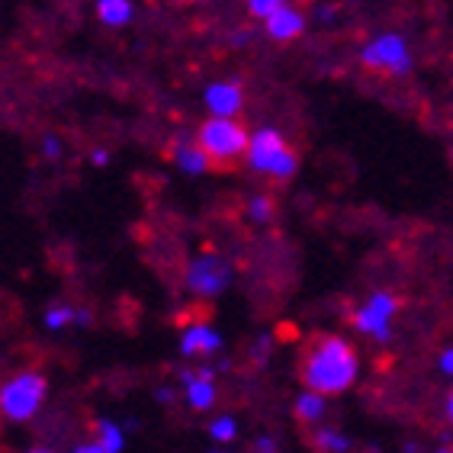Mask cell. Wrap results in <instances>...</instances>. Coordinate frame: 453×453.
I'll list each match as a JSON object with an SVG mask.
<instances>
[{
  "label": "cell",
  "instance_id": "obj_1",
  "mask_svg": "<svg viewBox=\"0 0 453 453\" xmlns=\"http://www.w3.org/2000/svg\"><path fill=\"white\" fill-rule=\"evenodd\" d=\"M360 373L357 350L350 348L348 341L338 334H319L312 344L305 348L303 360H299V380L305 389L322 395H341L348 393L354 380Z\"/></svg>",
  "mask_w": 453,
  "mask_h": 453
},
{
  "label": "cell",
  "instance_id": "obj_2",
  "mask_svg": "<svg viewBox=\"0 0 453 453\" xmlns=\"http://www.w3.org/2000/svg\"><path fill=\"white\" fill-rule=\"evenodd\" d=\"M248 165L261 174L273 177V180H289L299 171V157L293 149H287V142L277 129H261L248 135Z\"/></svg>",
  "mask_w": 453,
  "mask_h": 453
},
{
  "label": "cell",
  "instance_id": "obj_3",
  "mask_svg": "<svg viewBox=\"0 0 453 453\" xmlns=\"http://www.w3.org/2000/svg\"><path fill=\"white\" fill-rule=\"evenodd\" d=\"M196 142L210 155V161H219V165H235L238 157L248 151V132L232 116H212V119H206Z\"/></svg>",
  "mask_w": 453,
  "mask_h": 453
},
{
  "label": "cell",
  "instance_id": "obj_4",
  "mask_svg": "<svg viewBox=\"0 0 453 453\" xmlns=\"http://www.w3.org/2000/svg\"><path fill=\"white\" fill-rule=\"evenodd\" d=\"M49 393V380L42 373H17L0 386V415L7 421H29Z\"/></svg>",
  "mask_w": 453,
  "mask_h": 453
},
{
  "label": "cell",
  "instance_id": "obj_5",
  "mask_svg": "<svg viewBox=\"0 0 453 453\" xmlns=\"http://www.w3.org/2000/svg\"><path fill=\"white\" fill-rule=\"evenodd\" d=\"M360 58H364L366 68L389 71V74H395V78H402V74H409L411 71L409 45H405V39L395 33H386V35H380V39H373V42L360 52Z\"/></svg>",
  "mask_w": 453,
  "mask_h": 453
},
{
  "label": "cell",
  "instance_id": "obj_6",
  "mask_svg": "<svg viewBox=\"0 0 453 453\" xmlns=\"http://www.w3.org/2000/svg\"><path fill=\"white\" fill-rule=\"evenodd\" d=\"M395 312H399V299L393 293H373L354 315L357 332L370 334L376 341H389V325H393Z\"/></svg>",
  "mask_w": 453,
  "mask_h": 453
},
{
  "label": "cell",
  "instance_id": "obj_7",
  "mask_svg": "<svg viewBox=\"0 0 453 453\" xmlns=\"http://www.w3.org/2000/svg\"><path fill=\"white\" fill-rule=\"evenodd\" d=\"M228 280H232V271H228V264L222 257H216V254H203V257H196L187 267V287L196 296H219L228 287Z\"/></svg>",
  "mask_w": 453,
  "mask_h": 453
},
{
  "label": "cell",
  "instance_id": "obj_8",
  "mask_svg": "<svg viewBox=\"0 0 453 453\" xmlns=\"http://www.w3.org/2000/svg\"><path fill=\"white\" fill-rule=\"evenodd\" d=\"M180 350L187 354V357H212V354L222 350V334H219L216 328H210V325H203V322L190 325L180 338Z\"/></svg>",
  "mask_w": 453,
  "mask_h": 453
},
{
  "label": "cell",
  "instance_id": "obj_9",
  "mask_svg": "<svg viewBox=\"0 0 453 453\" xmlns=\"http://www.w3.org/2000/svg\"><path fill=\"white\" fill-rule=\"evenodd\" d=\"M242 88H238L235 81H219L206 90V106H210L216 116H235L242 110Z\"/></svg>",
  "mask_w": 453,
  "mask_h": 453
},
{
  "label": "cell",
  "instance_id": "obj_10",
  "mask_svg": "<svg viewBox=\"0 0 453 453\" xmlns=\"http://www.w3.org/2000/svg\"><path fill=\"white\" fill-rule=\"evenodd\" d=\"M180 383L187 389V402H190V409L196 411H206L216 405V380H203L196 376L193 370H180Z\"/></svg>",
  "mask_w": 453,
  "mask_h": 453
},
{
  "label": "cell",
  "instance_id": "obj_11",
  "mask_svg": "<svg viewBox=\"0 0 453 453\" xmlns=\"http://www.w3.org/2000/svg\"><path fill=\"white\" fill-rule=\"evenodd\" d=\"M303 29H305V17L299 13V10L287 7V4H283L277 13L267 17V35L277 39V42H289V39H296Z\"/></svg>",
  "mask_w": 453,
  "mask_h": 453
},
{
  "label": "cell",
  "instance_id": "obj_12",
  "mask_svg": "<svg viewBox=\"0 0 453 453\" xmlns=\"http://www.w3.org/2000/svg\"><path fill=\"white\" fill-rule=\"evenodd\" d=\"M174 161H177V167H180V171H187V174H206V171H210V155H206V151H203V145L200 142H196V145H193V142H177V149H174Z\"/></svg>",
  "mask_w": 453,
  "mask_h": 453
},
{
  "label": "cell",
  "instance_id": "obj_13",
  "mask_svg": "<svg viewBox=\"0 0 453 453\" xmlns=\"http://www.w3.org/2000/svg\"><path fill=\"white\" fill-rule=\"evenodd\" d=\"M96 17L110 29L126 27L132 19V0H96Z\"/></svg>",
  "mask_w": 453,
  "mask_h": 453
},
{
  "label": "cell",
  "instance_id": "obj_14",
  "mask_svg": "<svg viewBox=\"0 0 453 453\" xmlns=\"http://www.w3.org/2000/svg\"><path fill=\"white\" fill-rule=\"evenodd\" d=\"M325 399H328V395L305 389V393L296 399V418L303 421V425H315V421H322L325 411H328V402Z\"/></svg>",
  "mask_w": 453,
  "mask_h": 453
},
{
  "label": "cell",
  "instance_id": "obj_15",
  "mask_svg": "<svg viewBox=\"0 0 453 453\" xmlns=\"http://www.w3.org/2000/svg\"><path fill=\"white\" fill-rule=\"evenodd\" d=\"M312 444L319 453H348L350 450V441L341 434V431H334V427H322V431H315Z\"/></svg>",
  "mask_w": 453,
  "mask_h": 453
},
{
  "label": "cell",
  "instance_id": "obj_16",
  "mask_svg": "<svg viewBox=\"0 0 453 453\" xmlns=\"http://www.w3.org/2000/svg\"><path fill=\"white\" fill-rule=\"evenodd\" d=\"M96 441L104 444L106 453H119L122 444H126V437H122V427L113 425V421H96Z\"/></svg>",
  "mask_w": 453,
  "mask_h": 453
},
{
  "label": "cell",
  "instance_id": "obj_17",
  "mask_svg": "<svg viewBox=\"0 0 453 453\" xmlns=\"http://www.w3.org/2000/svg\"><path fill=\"white\" fill-rule=\"evenodd\" d=\"M71 322H74V309H71V305H55V309L45 312V328H49V332H61V328H68Z\"/></svg>",
  "mask_w": 453,
  "mask_h": 453
},
{
  "label": "cell",
  "instance_id": "obj_18",
  "mask_svg": "<svg viewBox=\"0 0 453 453\" xmlns=\"http://www.w3.org/2000/svg\"><path fill=\"white\" fill-rule=\"evenodd\" d=\"M210 434H212V441H219V444H228V441H235V434H238V421L222 415V418H216L210 425Z\"/></svg>",
  "mask_w": 453,
  "mask_h": 453
},
{
  "label": "cell",
  "instance_id": "obj_19",
  "mask_svg": "<svg viewBox=\"0 0 453 453\" xmlns=\"http://www.w3.org/2000/svg\"><path fill=\"white\" fill-rule=\"evenodd\" d=\"M248 216H251L254 222H271L273 219V200L271 196H254V200L248 203Z\"/></svg>",
  "mask_w": 453,
  "mask_h": 453
},
{
  "label": "cell",
  "instance_id": "obj_20",
  "mask_svg": "<svg viewBox=\"0 0 453 453\" xmlns=\"http://www.w3.org/2000/svg\"><path fill=\"white\" fill-rule=\"evenodd\" d=\"M283 4H287V0H248V10H251L257 19H267L271 13H277Z\"/></svg>",
  "mask_w": 453,
  "mask_h": 453
},
{
  "label": "cell",
  "instance_id": "obj_21",
  "mask_svg": "<svg viewBox=\"0 0 453 453\" xmlns=\"http://www.w3.org/2000/svg\"><path fill=\"white\" fill-rule=\"evenodd\" d=\"M42 155L45 157H61V142L55 139V135H49V139L42 142Z\"/></svg>",
  "mask_w": 453,
  "mask_h": 453
},
{
  "label": "cell",
  "instance_id": "obj_22",
  "mask_svg": "<svg viewBox=\"0 0 453 453\" xmlns=\"http://www.w3.org/2000/svg\"><path fill=\"white\" fill-rule=\"evenodd\" d=\"M441 373L453 376V348H450V350H444V354H441Z\"/></svg>",
  "mask_w": 453,
  "mask_h": 453
},
{
  "label": "cell",
  "instance_id": "obj_23",
  "mask_svg": "<svg viewBox=\"0 0 453 453\" xmlns=\"http://www.w3.org/2000/svg\"><path fill=\"white\" fill-rule=\"evenodd\" d=\"M90 322H94V315H90L88 309H74V325H81V328H88Z\"/></svg>",
  "mask_w": 453,
  "mask_h": 453
},
{
  "label": "cell",
  "instance_id": "obj_24",
  "mask_svg": "<svg viewBox=\"0 0 453 453\" xmlns=\"http://www.w3.org/2000/svg\"><path fill=\"white\" fill-rule=\"evenodd\" d=\"M74 453H106V450H104L100 441H94V444H78L74 447Z\"/></svg>",
  "mask_w": 453,
  "mask_h": 453
},
{
  "label": "cell",
  "instance_id": "obj_25",
  "mask_svg": "<svg viewBox=\"0 0 453 453\" xmlns=\"http://www.w3.org/2000/svg\"><path fill=\"white\" fill-rule=\"evenodd\" d=\"M257 450H261V453H277V441H273V437H261V441H257Z\"/></svg>",
  "mask_w": 453,
  "mask_h": 453
},
{
  "label": "cell",
  "instance_id": "obj_26",
  "mask_svg": "<svg viewBox=\"0 0 453 453\" xmlns=\"http://www.w3.org/2000/svg\"><path fill=\"white\" fill-rule=\"evenodd\" d=\"M155 399L161 402V405H171V402H174V389H157Z\"/></svg>",
  "mask_w": 453,
  "mask_h": 453
},
{
  "label": "cell",
  "instance_id": "obj_27",
  "mask_svg": "<svg viewBox=\"0 0 453 453\" xmlns=\"http://www.w3.org/2000/svg\"><path fill=\"white\" fill-rule=\"evenodd\" d=\"M90 161H94L96 167H104V165H110V155H106V151H100V149H96V151H94V157H90Z\"/></svg>",
  "mask_w": 453,
  "mask_h": 453
},
{
  "label": "cell",
  "instance_id": "obj_28",
  "mask_svg": "<svg viewBox=\"0 0 453 453\" xmlns=\"http://www.w3.org/2000/svg\"><path fill=\"white\" fill-rule=\"evenodd\" d=\"M232 45H238V49H242V45H248V33H244V29H242V33L232 35Z\"/></svg>",
  "mask_w": 453,
  "mask_h": 453
},
{
  "label": "cell",
  "instance_id": "obj_29",
  "mask_svg": "<svg viewBox=\"0 0 453 453\" xmlns=\"http://www.w3.org/2000/svg\"><path fill=\"white\" fill-rule=\"evenodd\" d=\"M332 17H334V10H332V7H322V10H319V19H325V23H328Z\"/></svg>",
  "mask_w": 453,
  "mask_h": 453
},
{
  "label": "cell",
  "instance_id": "obj_30",
  "mask_svg": "<svg viewBox=\"0 0 453 453\" xmlns=\"http://www.w3.org/2000/svg\"><path fill=\"white\" fill-rule=\"evenodd\" d=\"M447 418H450V425H453V389H450V395H447Z\"/></svg>",
  "mask_w": 453,
  "mask_h": 453
},
{
  "label": "cell",
  "instance_id": "obj_31",
  "mask_svg": "<svg viewBox=\"0 0 453 453\" xmlns=\"http://www.w3.org/2000/svg\"><path fill=\"white\" fill-rule=\"evenodd\" d=\"M434 453H453L450 447H441V450H434Z\"/></svg>",
  "mask_w": 453,
  "mask_h": 453
},
{
  "label": "cell",
  "instance_id": "obj_32",
  "mask_svg": "<svg viewBox=\"0 0 453 453\" xmlns=\"http://www.w3.org/2000/svg\"><path fill=\"white\" fill-rule=\"evenodd\" d=\"M33 453H52V450H33Z\"/></svg>",
  "mask_w": 453,
  "mask_h": 453
}]
</instances>
